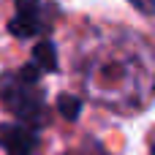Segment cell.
I'll list each match as a JSON object with an SVG mask.
<instances>
[{"label":"cell","instance_id":"cell-8","mask_svg":"<svg viewBox=\"0 0 155 155\" xmlns=\"http://www.w3.org/2000/svg\"><path fill=\"white\" fill-rule=\"evenodd\" d=\"M131 3H134L142 14H150V11H153V0H131Z\"/></svg>","mask_w":155,"mask_h":155},{"label":"cell","instance_id":"cell-6","mask_svg":"<svg viewBox=\"0 0 155 155\" xmlns=\"http://www.w3.org/2000/svg\"><path fill=\"white\" fill-rule=\"evenodd\" d=\"M57 106H60L63 117H68V120H76V117H79V112H82V101H79V98H74V95H60Z\"/></svg>","mask_w":155,"mask_h":155},{"label":"cell","instance_id":"cell-1","mask_svg":"<svg viewBox=\"0 0 155 155\" xmlns=\"http://www.w3.org/2000/svg\"><path fill=\"white\" fill-rule=\"evenodd\" d=\"M76 71L87 98L120 114H139L153 101V44L125 27H90L76 52Z\"/></svg>","mask_w":155,"mask_h":155},{"label":"cell","instance_id":"cell-7","mask_svg":"<svg viewBox=\"0 0 155 155\" xmlns=\"http://www.w3.org/2000/svg\"><path fill=\"white\" fill-rule=\"evenodd\" d=\"M68 155H106L104 150H98L95 144H84L82 150H74V153H68Z\"/></svg>","mask_w":155,"mask_h":155},{"label":"cell","instance_id":"cell-2","mask_svg":"<svg viewBox=\"0 0 155 155\" xmlns=\"http://www.w3.org/2000/svg\"><path fill=\"white\" fill-rule=\"evenodd\" d=\"M0 104L25 125H44L46 93L41 87V74L35 68H16L0 74Z\"/></svg>","mask_w":155,"mask_h":155},{"label":"cell","instance_id":"cell-3","mask_svg":"<svg viewBox=\"0 0 155 155\" xmlns=\"http://www.w3.org/2000/svg\"><path fill=\"white\" fill-rule=\"evenodd\" d=\"M57 19V5L46 0H16L14 16L8 22L11 35L16 38H33V35H46Z\"/></svg>","mask_w":155,"mask_h":155},{"label":"cell","instance_id":"cell-5","mask_svg":"<svg viewBox=\"0 0 155 155\" xmlns=\"http://www.w3.org/2000/svg\"><path fill=\"white\" fill-rule=\"evenodd\" d=\"M30 68H35L38 74H54L57 71V52L52 41H38L33 49V60Z\"/></svg>","mask_w":155,"mask_h":155},{"label":"cell","instance_id":"cell-4","mask_svg":"<svg viewBox=\"0 0 155 155\" xmlns=\"http://www.w3.org/2000/svg\"><path fill=\"white\" fill-rule=\"evenodd\" d=\"M0 147L8 155H35L38 128L25 125V123H3L0 125Z\"/></svg>","mask_w":155,"mask_h":155}]
</instances>
